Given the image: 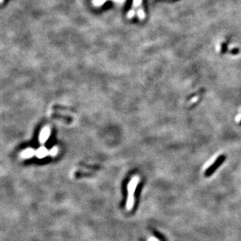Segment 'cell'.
Listing matches in <instances>:
<instances>
[{"label":"cell","instance_id":"5b68a950","mask_svg":"<svg viewBox=\"0 0 241 241\" xmlns=\"http://www.w3.org/2000/svg\"><path fill=\"white\" fill-rule=\"evenodd\" d=\"M36 153V152L34 151V150L33 149H25L24 151H23L21 153V156L22 157H23V158H30V157H32Z\"/></svg>","mask_w":241,"mask_h":241},{"label":"cell","instance_id":"30bf717a","mask_svg":"<svg viewBox=\"0 0 241 241\" xmlns=\"http://www.w3.org/2000/svg\"><path fill=\"white\" fill-rule=\"evenodd\" d=\"M138 15H139V17L141 19L144 18L145 17V13L143 12V10H139V12H138Z\"/></svg>","mask_w":241,"mask_h":241},{"label":"cell","instance_id":"9c48e42d","mask_svg":"<svg viewBox=\"0 0 241 241\" xmlns=\"http://www.w3.org/2000/svg\"><path fill=\"white\" fill-rule=\"evenodd\" d=\"M82 168H86V169H89V170H96L98 168L96 167V166H93V165H86V164H81L80 165Z\"/></svg>","mask_w":241,"mask_h":241},{"label":"cell","instance_id":"3957f363","mask_svg":"<svg viewBox=\"0 0 241 241\" xmlns=\"http://www.w3.org/2000/svg\"><path fill=\"white\" fill-rule=\"evenodd\" d=\"M224 159V156H220L219 158L216 161L215 163L211 166V167L208 169V170L206 171V175H208V176L210 175V174H211L213 171H214L218 167V165L221 164Z\"/></svg>","mask_w":241,"mask_h":241},{"label":"cell","instance_id":"6da1fadb","mask_svg":"<svg viewBox=\"0 0 241 241\" xmlns=\"http://www.w3.org/2000/svg\"><path fill=\"white\" fill-rule=\"evenodd\" d=\"M139 182V178L135 176L129 182L127 185V191H128V197H127L126 208L127 210H131L134 204V193L136 190L137 185Z\"/></svg>","mask_w":241,"mask_h":241},{"label":"cell","instance_id":"277c9868","mask_svg":"<svg viewBox=\"0 0 241 241\" xmlns=\"http://www.w3.org/2000/svg\"><path fill=\"white\" fill-rule=\"evenodd\" d=\"M52 117H53L54 119H60L61 121L67 122V123H71V122H73V119L71 117H68V116L59 114V113H53V114L52 115Z\"/></svg>","mask_w":241,"mask_h":241},{"label":"cell","instance_id":"7a4b0ae2","mask_svg":"<svg viewBox=\"0 0 241 241\" xmlns=\"http://www.w3.org/2000/svg\"><path fill=\"white\" fill-rule=\"evenodd\" d=\"M50 134V129L48 126L44 127L42 130L39 136V141L41 143H44L48 139Z\"/></svg>","mask_w":241,"mask_h":241},{"label":"cell","instance_id":"8992f818","mask_svg":"<svg viewBox=\"0 0 241 241\" xmlns=\"http://www.w3.org/2000/svg\"><path fill=\"white\" fill-rule=\"evenodd\" d=\"M48 153H49L48 151L45 148H43V147L39 148L36 151V156L38 157H39V158H43V157H46Z\"/></svg>","mask_w":241,"mask_h":241},{"label":"cell","instance_id":"8fae6325","mask_svg":"<svg viewBox=\"0 0 241 241\" xmlns=\"http://www.w3.org/2000/svg\"><path fill=\"white\" fill-rule=\"evenodd\" d=\"M141 3V0H134V4L135 6H138Z\"/></svg>","mask_w":241,"mask_h":241},{"label":"cell","instance_id":"7c38bea8","mask_svg":"<svg viewBox=\"0 0 241 241\" xmlns=\"http://www.w3.org/2000/svg\"><path fill=\"white\" fill-rule=\"evenodd\" d=\"M149 241H159L157 240L156 238H154V237H151L150 239H149Z\"/></svg>","mask_w":241,"mask_h":241},{"label":"cell","instance_id":"4fadbf2b","mask_svg":"<svg viewBox=\"0 0 241 241\" xmlns=\"http://www.w3.org/2000/svg\"><path fill=\"white\" fill-rule=\"evenodd\" d=\"M240 123H241V121H240Z\"/></svg>","mask_w":241,"mask_h":241},{"label":"cell","instance_id":"52a82bcc","mask_svg":"<svg viewBox=\"0 0 241 241\" xmlns=\"http://www.w3.org/2000/svg\"><path fill=\"white\" fill-rule=\"evenodd\" d=\"M52 109L56 110H61V111H66V112L74 111L73 109H70V108H68L66 107L60 106V105H54V106H53V107H52Z\"/></svg>","mask_w":241,"mask_h":241},{"label":"cell","instance_id":"ba28073f","mask_svg":"<svg viewBox=\"0 0 241 241\" xmlns=\"http://www.w3.org/2000/svg\"><path fill=\"white\" fill-rule=\"evenodd\" d=\"M58 153V148L56 147H54V148H52L50 151H49V154H50L52 156H55Z\"/></svg>","mask_w":241,"mask_h":241}]
</instances>
